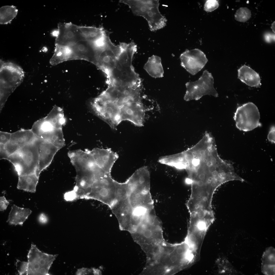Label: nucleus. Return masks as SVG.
Returning <instances> with one entry per match:
<instances>
[{
	"instance_id": "c756f323",
	"label": "nucleus",
	"mask_w": 275,
	"mask_h": 275,
	"mask_svg": "<svg viewBox=\"0 0 275 275\" xmlns=\"http://www.w3.org/2000/svg\"><path fill=\"white\" fill-rule=\"evenodd\" d=\"M264 38L266 41L268 43H270L275 40L274 34L267 33L264 35Z\"/></svg>"
},
{
	"instance_id": "f704fd0d",
	"label": "nucleus",
	"mask_w": 275,
	"mask_h": 275,
	"mask_svg": "<svg viewBox=\"0 0 275 275\" xmlns=\"http://www.w3.org/2000/svg\"></svg>"
},
{
	"instance_id": "f8f14e48",
	"label": "nucleus",
	"mask_w": 275,
	"mask_h": 275,
	"mask_svg": "<svg viewBox=\"0 0 275 275\" xmlns=\"http://www.w3.org/2000/svg\"><path fill=\"white\" fill-rule=\"evenodd\" d=\"M38 164L36 174L39 177L41 172L51 163L58 148L49 142L38 138Z\"/></svg>"
},
{
	"instance_id": "bb28decb",
	"label": "nucleus",
	"mask_w": 275,
	"mask_h": 275,
	"mask_svg": "<svg viewBox=\"0 0 275 275\" xmlns=\"http://www.w3.org/2000/svg\"><path fill=\"white\" fill-rule=\"evenodd\" d=\"M268 140L272 143H275V128L274 126H271L267 136Z\"/></svg>"
},
{
	"instance_id": "aec40b11",
	"label": "nucleus",
	"mask_w": 275,
	"mask_h": 275,
	"mask_svg": "<svg viewBox=\"0 0 275 275\" xmlns=\"http://www.w3.org/2000/svg\"><path fill=\"white\" fill-rule=\"evenodd\" d=\"M55 45L54 53L50 60L51 65H55L63 61L70 60V50L67 46Z\"/></svg>"
},
{
	"instance_id": "0eeeda50",
	"label": "nucleus",
	"mask_w": 275,
	"mask_h": 275,
	"mask_svg": "<svg viewBox=\"0 0 275 275\" xmlns=\"http://www.w3.org/2000/svg\"><path fill=\"white\" fill-rule=\"evenodd\" d=\"M58 255L43 252L35 245L32 244L27 255V275H49V269Z\"/></svg>"
},
{
	"instance_id": "cd10ccee",
	"label": "nucleus",
	"mask_w": 275,
	"mask_h": 275,
	"mask_svg": "<svg viewBox=\"0 0 275 275\" xmlns=\"http://www.w3.org/2000/svg\"><path fill=\"white\" fill-rule=\"evenodd\" d=\"M0 211H2L6 210L9 203L4 196L0 197Z\"/></svg>"
},
{
	"instance_id": "6e6552de",
	"label": "nucleus",
	"mask_w": 275,
	"mask_h": 275,
	"mask_svg": "<svg viewBox=\"0 0 275 275\" xmlns=\"http://www.w3.org/2000/svg\"><path fill=\"white\" fill-rule=\"evenodd\" d=\"M233 118L236 127L241 131H250L262 126L259 122L258 109L252 102H248L238 107Z\"/></svg>"
},
{
	"instance_id": "7c9ffc66",
	"label": "nucleus",
	"mask_w": 275,
	"mask_h": 275,
	"mask_svg": "<svg viewBox=\"0 0 275 275\" xmlns=\"http://www.w3.org/2000/svg\"><path fill=\"white\" fill-rule=\"evenodd\" d=\"M89 272V270L87 268H82L78 270L76 273V275H86Z\"/></svg>"
},
{
	"instance_id": "f257e3e1",
	"label": "nucleus",
	"mask_w": 275,
	"mask_h": 275,
	"mask_svg": "<svg viewBox=\"0 0 275 275\" xmlns=\"http://www.w3.org/2000/svg\"><path fill=\"white\" fill-rule=\"evenodd\" d=\"M141 85L108 84L105 90L92 101V108L114 129L125 121L143 126L145 111L141 99Z\"/></svg>"
},
{
	"instance_id": "2f4dec72",
	"label": "nucleus",
	"mask_w": 275,
	"mask_h": 275,
	"mask_svg": "<svg viewBox=\"0 0 275 275\" xmlns=\"http://www.w3.org/2000/svg\"><path fill=\"white\" fill-rule=\"evenodd\" d=\"M38 219L39 222L42 224L46 223L48 221L47 217L45 214L43 213L40 215Z\"/></svg>"
},
{
	"instance_id": "393cba45",
	"label": "nucleus",
	"mask_w": 275,
	"mask_h": 275,
	"mask_svg": "<svg viewBox=\"0 0 275 275\" xmlns=\"http://www.w3.org/2000/svg\"><path fill=\"white\" fill-rule=\"evenodd\" d=\"M219 6L218 2L217 0H207L204 5V10L208 12H211L217 9Z\"/></svg>"
},
{
	"instance_id": "a878e982",
	"label": "nucleus",
	"mask_w": 275,
	"mask_h": 275,
	"mask_svg": "<svg viewBox=\"0 0 275 275\" xmlns=\"http://www.w3.org/2000/svg\"><path fill=\"white\" fill-rule=\"evenodd\" d=\"M11 134L3 132H0V144L4 145L10 140Z\"/></svg>"
},
{
	"instance_id": "a211bd4d",
	"label": "nucleus",
	"mask_w": 275,
	"mask_h": 275,
	"mask_svg": "<svg viewBox=\"0 0 275 275\" xmlns=\"http://www.w3.org/2000/svg\"><path fill=\"white\" fill-rule=\"evenodd\" d=\"M39 177L35 173L19 176L17 188L25 191L34 193Z\"/></svg>"
},
{
	"instance_id": "4468645a",
	"label": "nucleus",
	"mask_w": 275,
	"mask_h": 275,
	"mask_svg": "<svg viewBox=\"0 0 275 275\" xmlns=\"http://www.w3.org/2000/svg\"><path fill=\"white\" fill-rule=\"evenodd\" d=\"M32 212L29 209L19 207L14 204L11 207L7 222L11 225H22Z\"/></svg>"
},
{
	"instance_id": "5701e85b",
	"label": "nucleus",
	"mask_w": 275,
	"mask_h": 275,
	"mask_svg": "<svg viewBox=\"0 0 275 275\" xmlns=\"http://www.w3.org/2000/svg\"><path fill=\"white\" fill-rule=\"evenodd\" d=\"M251 11L246 7H241L237 11L235 15L237 21L245 22L248 20L251 16Z\"/></svg>"
},
{
	"instance_id": "9b49d317",
	"label": "nucleus",
	"mask_w": 275,
	"mask_h": 275,
	"mask_svg": "<svg viewBox=\"0 0 275 275\" xmlns=\"http://www.w3.org/2000/svg\"><path fill=\"white\" fill-rule=\"evenodd\" d=\"M180 58L181 65L192 75L202 69L208 61L204 53L198 49L186 50L181 54Z\"/></svg>"
},
{
	"instance_id": "473e14b6",
	"label": "nucleus",
	"mask_w": 275,
	"mask_h": 275,
	"mask_svg": "<svg viewBox=\"0 0 275 275\" xmlns=\"http://www.w3.org/2000/svg\"><path fill=\"white\" fill-rule=\"evenodd\" d=\"M271 28L273 32L275 33V22H274L272 24Z\"/></svg>"
},
{
	"instance_id": "7ed1b4c3",
	"label": "nucleus",
	"mask_w": 275,
	"mask_h": 275,
	"mask_svg": "<svg viewBox=\"0 0 275 275\" xmlns=\"http://www.w3.org/2000/svg\"><path fill=\"white\" fill-rule=\"evenodd\" d=\"M7 160L12 164L19 176L36 174L39 161L38 138L9 155Z\"/></svg>"
},
{
	"instance_id": "ddd939ff",
	"label": "nucleus",
	"mask_w": 275,
	"mask_h": 275,
	"mask_svg": "<svg viewBox=\"0 0 275 275\" xmlns=\"http://www.w3.org/2000/svg\"><path fill=\"white\" fill-rule=\"evenodd\" d=\"M238 78L247 85L258 87L261 85L259 74L249 66L244 65L238 69Z\"/></svg>"
},
{
	"instance_id": "dca6fc26",
	"label": "nucleus",
	"mask_w": 275,
	"mask_h": 275,
	"mask_svg": "<svg viewBox=\"0 0 275 275\" xmlns=\"http://www.w3.org/2000/svg\"><path fill=\"white\" fill-rule=\"evenodd\" d=\"M36 138L32 130H21L11 134L9 142L20 149L32 142Z\"/></svg>"
},
{
	"instance_id": "4be33fe9",
	"label": "nucleus",
	"mask_w": 275,
	"mask_h": 275,
	"mask_svg": "<svg viewBox=\"0 0 275 275\" xmlns=\"http://www.w3.org/2000/svg\"><path fill=\"white\" fill-rule=\"evenodd\" d=\"M218 262L219 272L221 273L238 274V271L225 258H220L218 259Z\"/></svg>"
},
{
	"instance_id": "f03ea898",
	"label": "nucleus",
	"mask_w": 275,
	"mask_h": 275,
	"mask_svg": "<svg viewBox=\"0 0 275 275\" xmlns=\"http://www.w3.org/2000/svg\"><path fill=\"white\" fill-rule=\"evenodd\" d=\"M119 2L128 5L135 15L144 18L147 22L151 31L159 30L166 25L167 20L159 10V0H120Z\"/></svg>"
},
{
	"instance_id": "412c9836",
	"label": "nucleus",
	"mask_w": 275,
	"mask_h": 275,
	"mask_svg": "<svg viewBox=\"0 0 275 275\" xmlns=\"http://www.w3.org/2000/svg\"><path fill=\"white\" fill-rule=\"evenodd\" d=\"M18 10L13 5L3 6L0 8V23L4 24L11 21L16 16Z\"/></svg>"
},
{
	"instance_id": "39448f33",
	"label": "nucleus",
	"mask_w": 275,
	"mask_h": 275,
	"mask_svg": "<svg viewBox=\"0 0 275 275\" xmlns=\"http://www.w3.org/2000/svg\"><path fill=\"white\" fill-rule=\"evenodd\" d=\"M24 77V72L20 66L12 62L0 60V101L2 104L22 83Z\"/></svg>"
},
{
	"instance_id": "6ab92c4d",
	"label": "nucleus",
	"mask_w": 275,
	"mask_h": 275,
	"mask_svg": "<svg viewBox=\"0 0 275 275\" xmlns=\"http://www.w3.org/2000/svg\"><path fill=\"white\" fill-rule=\"evenodd\" d=\"M85 40L95 42L103 37L107 31L103 28L79 26Z\"/></svg>"
},
{
	"instance_id": "f3484780",
	"label": "nucleus",
	"mask_w": 275,
	"mask_h": 275,
	"mask_svg": "<svg viewBox=\"0 0 275 275\" xmlns=\"http://www.w3.org/2000/svg\"><path fill=\"white\" fill-rule=\"evenodd\" d=\"M144 68L151 77L155 78L162 77L164 71L161 62V58L153 55L148 58L145 64Z\"/></svg>"
},
{
	"instance_id": "9d476101",
	"label": "nucleus",
	"mask_w": 275,
	"mask_h": 275,
	"mask_svg": "<svg viewBox=\"0 0 275 275\" xmlns=\"http://www.w3.org/2000/svg\"><path fill=\"white\" fill-rule=\"evenodd\" d=\"M55 45L68 46L85 40L79 26L70 23H59Z\"/></svg>"
},
{
	"instance_id": "72a5a7b5",
	"label": "nucleus",
	"mask_w": 275,
	"mask_h": 275,
	"mask_svg": "<svg viewBox=\"0 0 275 275\" xmlns=\"http://www.w3.org/2000/svg\"><path fill=\"white\" fill-rule=\"evenodd\" d=\"M78 161L79 162H81L82 161V158L80 157H79L78 159Z\"/></svg>"
},
{
	"instance_id": "423d86ee",
	"label": "nucleus",
	"mask_w": 275,
	"mask_h": 275,
	"mask_svg": "<svg viewBox=\"0 0 275 275\" xmlns=\"http://www.w3.org/2000/svg\"><path fill=\"white\" fill-rule=\"evenodd\" d=\"M213 84L214 79L211 74L205 70L198 80L186 84L187 89L184 99L186 101L197 100L206 95L218 97V93L214 87Z\"/></svg>"
},
{
	"instance_id": "2eb2a0df",
	"label": "nucleus",
	"mask_w": 275,
	"mask_h": 275,
	"mask_svg": "<svg viewBox=\"0 0 275 275\" xmlns=\"http://www.w3.org/2000/svg\"><path fill=\"white\" fill-rule=\"evenodd\" d=\"M275 250L273 247H269L266 248L263 254L261 269L264 274L275 275Z\"/></svg>"
},
{
	"instance_id": "20e7f679",
	"label": "nucleus",
	"mask_w": 275,
	"mask_h": 275,
	"mask_svg": "<svg viewBox=\"0 0 275 275\" xmlns=\"http://www.w3.org/2000/svg\"><path fill=\"white\" fill-rule=\"evenodd\" d=\"M217 188L212 185H191V194L186 204L189 212L200 215L212 213V201Z\"/></svg>"
},
{
	"instance_id": "b1692460",
	"label": "nucleus",
	"mask_w": 275,
	"mask_h": 275,
	"mask_svg": "<svg viewBox=\"0 0 275 275\" xmlns=\"http://www.w3.org/2000/svg\"><path fill=\"white\" fill-rule=\"evenodd\" d=\"M17 269L19 275H27L28 262L21 261L17 260L16 263Z\"/></svg>"
},
{
	"instance_id": "1a4fd4ad",
	"label": "nucleus",
	"mask_w": 275,
	"mask_h": 275,
	"mask_svg": "<svg viewBox=\"0 0 275 275\" xmlns=\"http://www.w3.org/2000/svg\"><path fill=\"white\" fill-rule=\"evenodd\" d=\"M68 46L71 53V60L82 59L96 65L102 50L95 42L82 40Z\"/></svg>"
},
{
	"instance_id": "c85d7f7f",
	"label": "nucleus",
	"mask_w": 275,
	"mask_h": 275,
	"mask_svg": "<svg viewBox=\"0 0 275 275\" xmlns=\"http://www.w3.org/2000/svg\"><path fill=\"white\" fill-rule=\"evenodd\" d=\"M8 156L4 148V145L0 144V159L7 160Z\"/></svg>"
}]
</instances>
